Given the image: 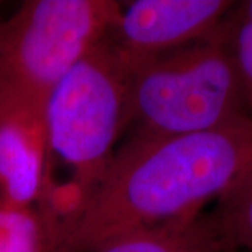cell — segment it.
Returning <instances> with one entry per match:
<instances>
[{"label": "cell", "instance_id": "6da1fadb", "mask_svg": "<svg viewBox=\"0 0 252 252\" xmlns=\"http://www.w3.org/2000/svg\"><path fill=\"white\" fill-rule=\"evenodd\" d=\"M251 171L250 115L198 133L130 136L62 217V252H95L119 235L196 216Z\"/></svg>", "mask_w": 252, "mask_h": 252}, {"label": "cell", "instance_id": "7a4b0ae2", "mask_svg": "<svg viewBox=\"0 0 252 252\" xmlns=\"http://www.w3.org/2000/svg\"><path fill=\"white\" fill-rule=\"evenodd\" d=\"M129 69L132 136L206 132L248 115L221 24L203 39Z\"/></svg>", "mask_w": 252, "mask_h": 252}, {"label": "cell", "instance_id": "3957f363", "mask_svg": "<svg viewBox=\"0 0 252 252\" xmlns=\"http://www.w3.org/2000/svg\"><path fill=\"white\" fill-rule=\"evenodd\" d=\"M130 69L108 38L76 63L48 93L45 122L51 160L73 177L70 209L98 184L129 127Z\"/></svg>", "mask_w": 252, "mask_h": 252}, {"label": "cell", "instance_id": "277c9868", "mask_svg": "<svg viewBox=\"0 0 252 252\" xmlns=\"http://www.w3.org/2000/svg\"><path fill=\"white\" fill-rule=\"evenodd\" d=\"M115 0H30L0 23V81L45 101L55 84L104 42Z\"/></svg>", "mask_w": 252, "mask_h": 252}, {"label": "cell", "instance_id": "5b68a950", "mask_svg": "<svg viewBox=\"0 0 252 252\" xmlns=\"http://www.w3.org/2000/svg\"><path fill=\"white\" fill-rule=\"evenodd\" d=\"M234 1L135 0L122 3L108 41L132 66L215 32Z\"/></svg>", "mask_w": 252, "mask_h": 252}, {"label": "cell", "instance_id": "8992f818", "mask_svg": "<svg viewBox=\"0 0 252 252\" xmlns=\"http://www.w3.org/2000/svg\"><path fill=\"white\" fill-rule=\"evenodd\" d=\"M44 108V99L0 81V200L36 205L52 195Z\"/></svg>", "mask_w": 252, "mask_h": 252}, {"label": "cell", "instance_id": "52a82bcc", "mask_svg": "<svg viewBox=\"0 0 252 252\" xmlns=\"http://www.w3.org/2000/svg\"><path fill=\"white\" fill-rule=\"evenodd\" d=\"M95 252H238L224 240L210 215L136 230L101 245Z\"/></svg>", "mask_w": 252, "mask_h": 252}, {"label": "cell", "instance_id": "ba28073f", "mask_svg": "<svg viewBox=\"0 0 252 252\" xmlns=\"http://www.w3.org/2000/svg\"><path fill=\"white\" fill-rule=\"evenodd\" d=\"M0 252H62V215L49 202L0 200Z\"/></svg>", "mask_w": 252, "mask_h": 252}, {"label": "cell", "instance_id": "9c48e42d", "mask_svg": "<svg viewBox=\"0 0 252 252\" xmlns=\"http://www.w3.org/2000/svg\"><path fill=\"white\" fill-rule=\"evenodd\" d=\"M209 215L233 248L252 251V171L217 199Z\"/></svg>", "mask_w": 252, "mask_h": 252}, {"label": "cell", "instance_id": "30bf717a", "mask_svg": "<svg viewBox=\"0 0 252 252\" xmlns=\"http://www.w3.org/2000/svg\"><path fill=\"white\" fill-rule=\"evenodd\" d=\"M221 31L240 80L244 107L252 117V0L234 1Z\"/></svg>", "mask_w": 252, "mask_h": 252}]
</instances>
